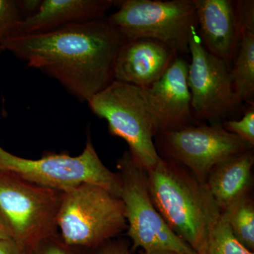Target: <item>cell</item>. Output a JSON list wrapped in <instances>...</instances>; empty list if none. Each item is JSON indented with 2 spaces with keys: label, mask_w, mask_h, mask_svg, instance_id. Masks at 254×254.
<instances>
[{
  "label": "cell",
  "mask_w": 254,
  "mask_h": 254,
  "mask_svg": "<svg viewBox=\"0 0 254 254\" xmlns=\"http://www.w3.org/2000/svg\"><path fill=\"white\" fill-rule=\"evenodd\" d=\"M63 193L0 171V215L11 239L30 251L59 233L58 215Z\"/></svg>",
  "instance_id": "ba28073f"
},
{
  "label": "cell",
  "mask_w": 254,
  "mask_h": 254,
  "mask_svg": "<svg viewBox=\"0 0 254 254\" xmlns=\"http://www.w3.org/2000/svg\"><path fill=\"white\" fill-rule=\"evenodd\" d=\"M146 173L150 196L164 221L199 254L221 215L206 184L180 164L162 157Z\"/></svg>",
  "instance_id": "7a4b0ae2"
},
{
  "label": "cell",
  "mask_w": 254,
  "mask_h": 254,
  "mask_svg": "<svg viewBox=\"0 0 254 254\" xmlns=\"http://www.w3.org/2000/svg\"><path fill=\"white\" fill-rule=\"evenodd\" d=\"M0 171L63 193L83 184L101 187L118 198L121 192L118 174L103 164L89 136L81 154L75 157L63 153L32 160L12 154L0 146Z\"/></svg>",
  "instance_id": "3957f363"
},
{
  "label": "cell",
  "mask_w": 254,
  "mask_h": 254,
  "mask_svg": "<svg viewBox=\"0 0 254 254\" xmlns=\"http://www.w3.org/2000/svg\"><path fill=\"white\" fill-rule=\"evenodd\" d=\"M155 139L157 150L161 152L160 157L180 164L204 182L215 165L254 149L250 143L227 131L221 124L200 123L158 133Z\"/></svg>",
  "instance_id": "9c48e42d"
},
{
  "label": "cell",
  "mask_w": 254,
  "mask_h": 254,
  "mask_svg": "<svg viewBox=\"0 0 254 254\" xmlns=\"http://www.w3.org/2000/svg\"><path fill=\"white\" fill-rule=\"evenodd\" d=\"M254 163V150H250L226 159L209 173L205 184L221 213L234 202L250 194Z\"/></svg>",
  "instance_id": "2e32d148"
},
{
  "label": "cell",
  "mask_w": 254,
  "mask_h": 254,
  "mask_svg": "<svg viewBox=\"0 0 254 254\" xmlns=\"http://www.w3.org/2000/svg\"><path fill=\"white\" fill-rule=\"evenodd\" d=\"M93 252L94 250L66 245L58 233L40 242L28 254H93Z\"/></svg>",
  "instance_id": "44dd1931"
},
{
  "label": "cell",
  "mask_w": 254,
  "mask_h": 254,
  "mask_svg": "<svg viewBox=\"0 0 254 254\" xmlns=\"http://www.w3.org/2000/svg\"><path fill=\"white\" fill-rule=\"evenodd\" d=\"M6 239H11V235L9 227L0 215V240H6Z\"/></svg>",
  "instance_id": "cb8c5ba5"
},
{
  "label": "cell",
  "mask_w": 254,
  "mask_h": 254,
  "mask_svg": "<svg viewBox=\"0 0 254 254\" xmlns=\"http://www.w3.org/2000/svg\"><path fill=\"white\" fill-rule=\"evenodd\" d=\"M189 50L191 60L187 84L195 118L200 123L221 124L240 115L244 104L234 91L226 63L205 49L196 31L190 38Z\"/></svg>",
  "instance_id": "30bf717a"
},
{
  "label": "cell",
  "mask_w": 254,
  "mask_h": 254,
  "mask_svg": "<svg viewBox=\"0 0 254 254\" xmlns=\"http://www.w3.org/2000/svg\"><path fill=\"white\" fill-rule=\"evenodd\" d=\"M189 64L177 56L163 76L143 89L154 120L157 134L199 125L191 108L187 84Z\"/></svg>",
  "instance_id": "8fae6325"
},
{
  "label": "cell",
  "mask_w": 254,
  "mask_h": 254,
  "mask_svg": "<svg viewBox=\"0 0 254 254\" xmlns=\"http://www.w3.org/2000/svg\"><path fill=\"white\" fill-rule=\"evenodd\" d=\"M220 218L247 250L254 251V204L251 194L236 200L221 213Z\"/></svg>",
  "instance_id": "e0dca14e"
},
{
  "label": "cell",
  "mask_w": 254,
  "mask_h": 254,
  "mask_svg": "<svg viewBox=\"0 0 254 254\" xmlns=\"http://www.w3.org/2000/svg\"><path fill=\"white\" fill-rule=\"evenodd\" d=\"M118 2L114 0H42L36 12L16 24L11 36L42 34L101 19Z\"/></svg>",
  "instance_id": "4fadbf2b"
},
{
  "label": "cell",
  "mask_w": 254,
  "mask_h": 254,
  "mask_svg": "<svg viewBox=\"0 0 254 254\" xmlns=\"http://www.w3.org/2000/svg\"><path fill=\"white\" fill-rule=\"evenodd\" d=\"M178 55L150 38L125 41L119 51L114 80L138 88H148L163 76Z\"/></svg>",
  "instance_id": "7c38bea8"
},
{
  "label": "cell",
  "mask_w": 254,
  "mask_h": 254,
  "mask_svg": "<svg viewBox=\"0 0 254 254\" xmlns=\"http://www.w3.org/2000/svg\"><path fill=\"white\" fill-rule=\"evenodd\" d=\"M88 104L106 120L110 134L127 142L128 151L145 171L158 163L161 157L154 141L156 127L142 88L114 80Z\"/></svg>",
  "instance_id": "5b68a950"
},
{
  "label": "cell",
  "mask_w": 254,
  "mask_h": 254,
  "mask_svg": "<svg viewBox=\"0 0 254 254\" xmlns=\"http://www.w3.org/2000/svg\"><path fill=\"white\" fill-rule=\"evenodd\" d=\"M26 16L23 0H0V55L15 26Z\"/></svg>",
  "instance_id": "d6986e66"
},
{
  "label": "cell",
  "mask_w": 254,
  "mask_h": 254,
  "mask_svg": "<svg viewBox=\"0 0 254 254\" xmlns=\"http://www.w3.org/2000/svg\"><path fill=\"white\" fill-rule=\"evenodd\" d=\"M238 23V42L230 76L239 100L254 104V1H235Z\"/></svg>",
  "instance_id": "9a60e30c"
},
{
  "label": "cell",
  "mask_w": 254,
  "mask_h": 254,
  "mask_svg": "<svg viewBox=\"0 0 254 254\" xmlns=\"http://www.w3.org/2000/svg\"><path fill=\"white\" fill-rule=\"evenodd\" d=\"M108 21L125 41L150 38L177 55L190 54L189 43L198 28L193 0H125Z\"/></svg>",
  "instance_id": "8992f818"
},
{
  "label": "cell",
  "mask_w": 254,
  "mask_h": 254,
  "mask_svg": "<svg viewBox=\"0 0 254 254\" xmlns=\"http://www.w3.org/2000/svg\"><path fill=\"white\" fill-rule=\"evenodd\" d=\"M222 127L230 133H234L244 141L254 146V105H250L246 109L240 120L231 119L224 120Z\"/></svg>",
  "instance_id": "ffe728a7"
},
{
  "label": "cell",
  "mask_w": 254,
  "mask_h": 254,
  "mask_svg": "<svg viewBox=\"0 0 254 254\" xmlns=\"http://www.w3.org/2000/svg\"><path fill=\"white\" fill-rule=\"evenodd\" d=\"M29 251L12 239L0 240V254H28Z\"/></svg>",
  "instance_id": "603a6c76"
},
{
  "label": "cell",
  "mask_w": 254,
  "mask_h": 254,
  "mask_svg": "<svg viewBox=\"0 0 254 254\" xmlns=\"http://www.w3.org/2000/svg\"><path fill=\"white\" fill-rule=\"evenodd\" d=\"M141 254H180L176 252H170V251H153V252H143Z\"/></svg>",
  "instance_id": "d4e9b609"
},
{
  "label": "cell",
  "mask_w": 254,
  "mask_h": 254,
  "mask_svg": "<svg viewBox=\"0 0 254 254\" xmlns=\"http://www.w3.org/2000/svg\"><path fill=\"white\" fill-rule=\"evenodd\" d=\"M93 254H131L129 244L123 240H110L98 247Z\"/></svg>",
  "instance_id": "7402d4cb"
},
{
  "label": "cell",
  "mask_w": 254,
  "mask_h": 254,
  "mask_svg": "<svg viewBox=\"0 0 254 254\" xmlns=\"http://www.w3.org/2000/svg\"><path fill=\"white\" fill-rule=\"evenodd\" d=\"M117 168L121 182L120 198L125 208L132 250L197 254L164 221L150 196L146 171L128 150L118 159Z\"/></svg>",
  "instance_id": "52a82bcc"
},
{
  "label": "cell",
  "mask_w": 254,
  "mask_h": 254,
  "mask_svg": "<svg viewBox=\"0 0 254 254\" xmlns=\"http://www.w3.org/2000/svg\"><path fill=\"white\" fill-rule=\"evenodd\" d=\"M198 254H254L234 237L230 227L221 218L215 227L208 243Z\"/></svg>",
  "instance_id": "ac0fdd59"
},
{
  "label": "cell",
  "mask_w": 254,
  "mask_h": 254,
  "mask_svg": "<svg viewBox=\"0 0 254 254\" xmlns=\"http://www.w3.org/2000/svg\"><path fill=\"white\" fill-rule=\"evenodd\" d=\"M193 1L202 44L210 54L223 60L231 70L238 42V23L235 1Z\"/></svg>",
  "instance_id": "5bb4252c"
},
{
  "label": "cell",
  "mask_w": 254,
  "mask_h": 254,
  "mask_svg": "<svg viewBox=\"0 0 254 254\" xmlns=\"http://www.w3.org/2000/svg\"><path fill=\"white\" fill-rule=\"evenodd\" d=\"M58 228L66 245L96 250L127 230L123 200L101 187L83 184L63 193Z\"/></svg>",
  "instance_id": "277c9868"
},
{
  "label": "cell",
  "mask_w": 254,
  "mask_h": 254,
  "mask_svg": "<svg viewBox=\"0 0 254 254\" xmlns=\"http://www.w3.org/2000/svg\"><path fill=\"white\" fill-rule=\"evenodd\" d=\"M125 41L105 17L42 34L10 36L4 50L88 103L114 81L115 61Z\"/></svg>",
  "instance_id": "6da1fadb"
}]
</instances>
